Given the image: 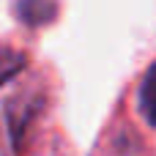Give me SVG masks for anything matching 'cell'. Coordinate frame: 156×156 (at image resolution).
Returning <instances> with one entry per match:
<instances>
[{"label": "cell", "instance_id": "obj_1", "mask_svg": "<svg viewBox=\"0 0 156 156\" xmlns=\"http://www.w3.org/2000/svg\"><path fill=\"white\" fill-rule=\"evenodd\" d=\"M137 104H140V112L143 118L156 129V63L145 71L143 82H140V90H137Z\"/></svg>", "mask_w": 156, "mask_h": 156}, {"label": "cell", "instance_id": "obj_2", "mask_svg": "<svg viewBox=\"0 0 156 156\" xmlns=\"http://www.w3.org/2000/svg\"><path fill=\"white\" fill-rule=\"evenodd\" d=\"M55 5H41V3H22V5H16V14H22L25 16V22L27 25H44L49 16H55Z\"/></svg>", "mask_w": 156, "mask_h": 156}, {"label": "cell", "instance_id": "obj_3", "mask_svg": "<svg viewBox=\"0 0 156 156\" xmlns=\"http://www.w3.org/2000/svg\"><path fill=\"white\" fill-rule=\"evenodd\" d=\"M22 63H25V55H22V52L0 49V85H3L8 77H14V74L22 69Z\"/></svg>", "mask_w": 156, "mask_h": 156}]
</instances>
